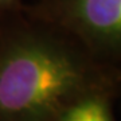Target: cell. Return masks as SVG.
I'll use <instances>...</instances> for the list:
<instances>
[{
    "label": "cell",
    "mask_w": 121,
    "mask_h": 121,
    "mask_svg": "<svg viewBox=\"0 0 121 121\" xmlns=\"http://www.w3.org/2000/svg\"><path fill=\"white\" fill-rule=\"evenodd\" d=\"M63 32L35 27L0 54V121H56L104 78L86 51Z\"/></svg>",
    "instance_id": "1"
},
{
    "label": "cell",
    "mask_w": 121,
    "mask_h": 121,
    "mask_svg": "<svg viewBox=\"0 0 121 121\" xmlns=\"http://www.w3.org/2000/svg\"><path fill=\"white\" fill-rule=\"evenodd\" d=\"M59 19L87 50L121 55V0H62Z\"/></svg>",
    "instance_id": "2"
},
{
    "label": "cell",
    "mask_w": 121,
    "mask_h": 121,
    "mask_svg": "<svg viewBox=\"0 0 121 121\" xmlns=\"http://www.w3.org/2000/svg\"><path fill=\"white\" fill-rule=\"evenodd\" d=\"M56 121H114L104 90L94 91L71 105Z\"/></svg>",
    "instance_id": "3"
},
{
    "label": "cell",
    "mask_w": 121,
    "mask_h": 121,
    "mask_svg": "<svg viewBox=\"0 0 121 121\" xmlns=\"http://www.w3.org/2000/svg\"><path fill=\"white\" fill-rule=\"evenodd\" d=\"M8 1H12V0H0V3H8Z\"/></svg>",
    "instance_id": "4"
}]
</instances>
